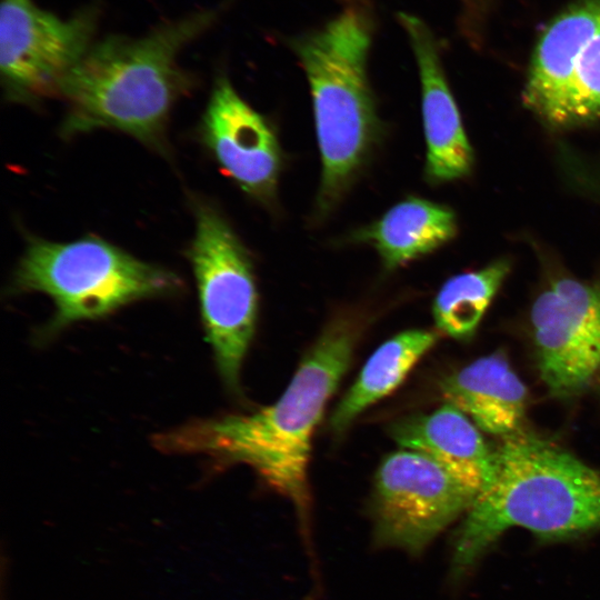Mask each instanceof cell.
I'll return each mask as SVG.
<instances>
[{
    "label": "cell",
    "instance_id": "10",
    "mask_svg": "<svg viewBox=\"0 0 600 600\" xmlns=\"http://www.w3.org/2000/svg\"><path fill=\"white\" fill-rule=\"evenodd\" d=\"M541 380L558 398L600 390V283L561 278L531 308Z\"/></svg>",
    "mask_w": 600,
    "mask_h": 600
},
{
    "label": "cell",
    "instance_id": "13",
    "mask_svg": "<svg viewBox=\"0 0 600 600\" xmlns=\"http://www.w3.org/2000/svg\"><path fill=\"white\" fill-rule=\"evenodd\" d=\"M390 431L400 448L433 459L476 497L491 480L493 450L471 419L448 402L431 413L401 419Z\"/></svg>",
    "mask_w": 600,
    "mask_h": 600
},
{
    "label": "cell",
    "instance_id": "4",
    "mask_svg": "<svg viewBox=\"0 0 600 600\" xmlns=\"http://www.w3.org/2000/svg\"><path fill=\"white\" fill-rule=\"evenodd\" d=\"M369 24L356 10L293 42L310 86L321 157L318 208L331 209L363 164L378 134L367 60Z\"/></svg>",
    "mask_w": 600,
    "mask_h": 600
},
{
    "label": "cell",
    "instance_id": "16",
    "mask_svg": "<svg viewBox=\"0 0 600 600\" xmlns=\"http://www.w3.org/2000/svg\"><path fill=\"white\" fill-rule=\"evenodd\" d=\"M437 339L433 331L410 329L379 346L333 410L331 430L342 432L362 411L391 393L434 346Z\"/></svg>",
    "mask_w": 600,
    "mask_h": 600
},
{
    "label": "cell",
    "instance_id": "17",
    "mask_svg": "<svg viewBox=\"0 0 600 600\" xmlns=\"http://www.w3.org/2000/svg\"><path fill=\"white\" fill-rule=\"evenodd\" d=\"M509 270L510 262L500 259L448 279L432 304L437 328L454 339L471 337Z\"/></svg>",
    "mask_w": 600,
    "mask_h": 600
},
{
    "label": "cell",
    "instance_id": "12",
    "mask_svg": "<svg viewBox=\"0 0 600 600\" xmlns=\"http://www.w3.org/2000/svg\"><path fill=\"white\" fill-rule=\"evenodd\" d=\"M399 20L409 36L419 70L427 179L446 182L462 178L471 170L473 152L444 77L436 40L421 19L400 13Z\"/></svg>",
    "mask_w": 600,
    "mask_h": 600
},
{
    "label": "cell",
    "instance_id": "9",
    "mask_svg": "<svg viewBox=\"0 0 600 600\" xmlns=\"http://www.w3.org/2000/svg\"><path fill=\"white\" fill-rule=\"evenodd\" d=\"M523 100L551 124L600 117V0H576L543 30Z\"/></svg>",
    "mask_w": 600,
    "mask_h": 600
},
{
    "label": "cell",
    "instance_id": "8",
    "mask_svg": "<svg viewBox=\"0 0 600 600\" xmlns=\"http://www.w3.org/2000/svg\"><path fill=\"white\" fill-rule=\"evenodd\" d=\"M476 496L428 456L403 449L389 453L374 474L370 501L376 547L421 553Z\"/></svg>",
    "mask_w": 600,
    "mask_h": 600
},
{
    "label": "cell",
    "instance_id": "5",
    "mask_svg": "<svg viewBox=\"0 0 600 600\" xmlns=\"http://www.w3.org/2000/svg\"><path fill=\"white\" fill-rule=\"evenodd\" d=\"M12 288L52 299L56 311L48 326L52 332L76 321L106 317L138 300L176 293L182 281L98 236H86L69 242L31 238Z\"/></svg>",
    "mask_w": 600,
    "mask_h": 600
},
{
    "label": "cell",
    "instance_id": "15",
    "mask_svg": "<svg viewBox=\"0 0 600 600\" xmlns=\"http://www.w3.org/2000/svg\"><path fill=\"white\" fill-rule=\"evenodd\" d=\"M456 231V217L450 209L409 197L353 237L371 244L383 266L392 270L438 249L452 239Z\"/></svg>",
    "mask_w": 600,
    "mask_h": 600
},
{
    "label": "cell",
    "instance_id": "14",
    "mask_svg": "<svg viewBox=\"0 0 600 600\" xmlns=\"http://www.w3.org/2000/svg\"><path fill=\"white\" fill-rule=\"evenodd\" d=\"M446 402L454 406L481 430L507 437L524 417L527 388L504 353L481 357L444 378L440 384Z\"/></svg>",
    "mask_w": 600,
    "mask_h": 600
},
{
    "label": "cell",
    "instance_id": "3",
    "mask_svg": "<svg viewBox=\"0 0 600 600\" xmlns=\"http://www.w3.org/2000/svg\"><path fill=\"white\" fill-rule=\"evenodd\" d=\"M561 540L600 529V471L518 430L493 450V471L458 532L452 572L462 574L507 529Z\"/></svg>",
    "mask_w": 600,
    "mask_h": 600
},
{
    "label": "cell",
    "instance_id": "11",
    "mask_svg": "<svg viewBox=\"0 0 600 600\" xmlns=\"http://www.w3.org/2000/svg\"><path fill=\"white\" fill-rule=\"evenodd\" d=\"M200 138L221 171L249 196L273 198L281 149L268 121L219 74L200 122Z\"/></svg>",
    "mask_w": 600,
    "mask_h": 600
},
{
    "label": "cell",
    "instance_id": "2",
    "mask_svg": "<svg viewBox=\"0 0 600 600\" xmlns=\"http://www.w3.org/2000/svg\"><path fill=\"white\" fill-rule=\"evenodd\" d=\"M223 6L201 8L152 27L139 37L96 40L64 79L62 134L112 129L163 150L170 113L194 77L179 54L219 20Z\"/></svg>",
    "mask_w": 600,
    "mask_h": 600
},
{
    "label": "cell",
    "instance_id": "7",
    "mask_svg": "<svg viewBox=\"0 0 600 600\" xmlns=\"http://www.w3.org/2000/svg\"><path fill=\"white\" fill-rule=\"evenodd\" d=\"M102 14L93 0L67 18L33 0H1V83L11 102L31 103L59 94L64 79L92 43Z\"/></svg>",
    "mask_w": 600,
    "mask_h": 600
},
{
    "label": "cell",
    "instance_id": "6",
    "mask_svg": "<svg viewBox=\"0 0 600 600\" xmlns=\"http://www.w3.org/2000/svg\"><path fill=\"white\" fill-rule=\"evenodd\" d=\"M193 211L196 228L187 258L198 288L203 326L223 382L238 391L258 312L253 264L243 243L213 206L194 201Z\"/></svg>",
    "mask_w": 600,
    "mask_h": 600
},
{
    "label": "cell",
    "instance_id": "1",
    "mask_svg": "<svg viewBox=\"0 0 600 600\" xmlns=\"http://www.w3.org/2000/svg\"><path fill=\"white\" fill-rule=\"evenodd\" d=\"M356 342L348 322L327 328L279 399L256 412L188 423L156 439L168 452L203 453L243 463L294 506L310 547L308 467L314 430L347 372Z\"/></svg>",
    "mask_w": 600,
    "mask_h": 600
}]
</instances>
